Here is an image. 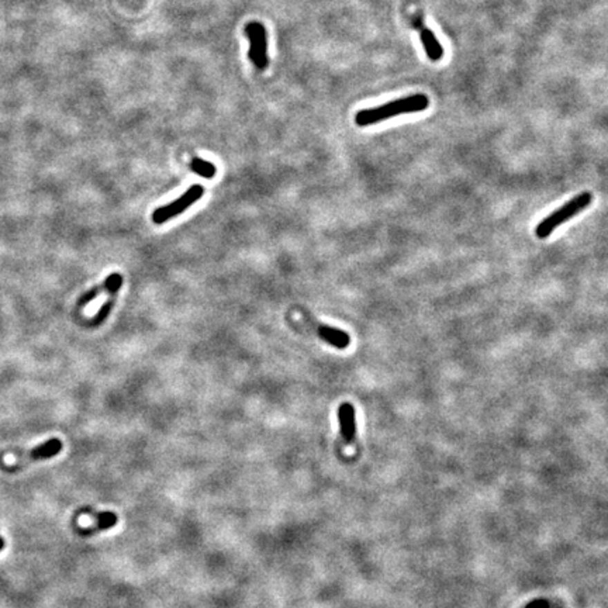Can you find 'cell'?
<instances>
[{
  "mask_svg": "<svg viewBox=\"0 0 608 608\" xmlns=\"http://www.w3.org/2000/svg\"><path fill=\"white\" fill-rule=\"evenodd\" d=\"M428 106H430V99L423 93H417L392 100L383 106L359 110L355 116V123L359 127H366L401 116V114L424 111Z\"/></svg>",
  "mask_w": 608,
  "mask_h": 608,
  "instance_id": "1",
  "label": "cell"
},
{
  "mask_svg": "<svg viewBox=\"0 0 608 608\" xmlns=\"http://www.w3.org/2000/svg\"><path fill=\"white\" fill-rule=\"evenodd\" d=\"M593 200V195L590 192H582L573 199H570L567 203H564L562 207L551 213L548 217H545L535 228V234L540 240L548 238L559 225L569 221L578 216L580 211L587 209Z\"/></svg>",
  "mask_w": 608,
  "mask_h": 608,
  "instance_id": "2",
  "label": "cell"
},
{
  "mask_svg": "<svg viewBox=\"0 0 608 608\" xmlns=\"http://www.w3.org/2000/svg\"><path fill=\"white\" fill-rule=\"evenodd\" d=\"M245 35L249 40L248 57L258 70H265L268 68V32L262 23L249 21L245 26Z\"/></svg>",
  "mask_w": 608,
  "mask_h": 608,
  "instance_id": "3",
  "label": "cell"
},
{
  "mask_svg": "<svg viewBox=\"0 0 608 608\" xmlns=\"http://www.w3.org/2000/svg\"><path fill=\"white\" fill-rule=\"evenodd\" d=\"M203 195H205V187L202 184L190 186L180 198L162 207H158L154 213H152V221L160 225L175 218L176 216L186 211L189 207H192L200 198H203Z\"/></svg>",
  "mask_w": 608,
  "mask_h": 608,
  "instance_id": "4",
  "label": "cell"
},
{
  "mask_svg": "<svg viewBox=\"0 0 608 608\" xmlns=\"http://www.w3.org/2000/svg\"><path fill=\"white\" fill-rule=\"evenodd\" d=\"M338 420H339V431L342 438L347 444H351L357 434V421H355V408L351 403H342L338 408Z\"/></svg>",
  "mask_w": 608,
  "mask_h": 608,
  "instance_id": "5",
  "label": "cell"
},
{
  "mask_svg": "<svg viewBox=\"0 0 608 608\" xmlns=\"http://www.w3.org/2000/svg\"><path fill=\"white\" fill-rule=\"evenodd\" d=\"M122 286H123V276L120 274H111L104 279V282L102 285L95 286L93 289L84 293V296L79 298L78 304H81V306H86V304L93 301L97 296H100L106 290H108L110 294H116Z\"/></svg>",
  "mask_w": 608,
  "mask_h": 608,
  "instance_id": "6",
  "label": "cell"
},
{
  "mask_svg": "<svg viewBox=\"0 0 608 608\" xmlns=\"http://www.w3.org/2000/svg\"><path fill=\"white\" fill-rule=\"evenodd\" d=\"M313 324H314L320 338L324 339L327 344H330L331 347H334L336 350H345L350 347L351 338L345 331L330 327V325H324L320 323H313Z\"/></svg>",
  "mask_w": 608,
  "mask_h": 608,
  "instance_id": "7",
  "label": "cell"
},
{
  "mask_svg": "<svg viewBox=\"0 0 608 608\" xmlns=\"http://www.w3.org/2000/svg\"><path fill=\"white\" fill-rule=\"evenodd\" d=\"M420 38H421V43H423V47H424L427 57L434 62L441 61L444 57V48H442L441 43L438 41L435 34L430 28H421Z\"/></svg>",
  "mask_w": 608,
  "mask_h": 608,
  "instance_id": "8",
  "label": "cell"
},
{
  "mask_svg": "<svg viewBox=\"0 0 608 608\" xmlns=\"http://www.w3.org/2000/svg\"><path fill=\"white\" fill-rule=\"evenodd\" d=\"M62 450V442L58 438H51L50 441L38 445L35 448H32L28 453V456L34 461H40V459H50L57 456L59 452Z\"/></svg>",
  "mask_w": 608,
  "mask_h": 608,
  "instance_id": "9",
  "label": "cell"
},
{
  "mask_svg": "<svg viewBox=\"0 0 608 608\" xmlns=\"http://www.w3.org/2000/svg\"><path fill=\"white\" fill-rule=\"evenodd\" d=\"M189 167L196 175L202 176L205 179H213L216 176V173H217V168L211 162L205 161V160H202L199 157L192 158V161H190Z\"/></svg>",
  "mask_w": 608,
  "mask_h": 608,
  "instance_id": "10",
  "label": "cell"
},
{
  "mask_svg": "<svg viewBox=\"0 0 608 608\" xmlns=\"http://www.w3.org/2000/svg\"><path fill=\"white\" fill-rule=\"evenodd\" d=\"M117 521H119V518H117L116 514H114V513H110V511H106V513L99 514L97 518H96V525L92 526V528H88V529H92V531H104V529H108V528H111V526L116 525Z\"/></svg>",
  "mask_w": 608,
  "mask_h": 608,
  "instance_id": "11",
  "label": "cell"
},
{
  "mask_svg": "<svg viewBox=\"0 0 608 608\" xmlns=\"http://www.w3.org/2000/svg\"><path fill=\"white\" fill-rule=\"evenodd\" d=\"M113 306H114V301L113 300H107L103 306L99 309V312H97V314L95 316V319L92 320V324L93 325H99V324H102L106 319H107V316H110V312L113 310Z\"/></svg>",
  "mask_w": 608,
  "mask_h": 608,
  "instance_id": "12",
  "label": "cell"
},
{
  "mask_svg": "<svg viewBox=\"0 0 608 608\" xmlns=\"http://www.w3.org/2000/svg\"><path fill=\"white\" fill-rule=\"evenodd\" d=\"M3 548H5V540L0 538V551H2Z\"/></svg>",
  "mask_w": 608,
  "mask_h": 608,
  "instance_id": "13",
  "label": "cell"
}]
</instances>
